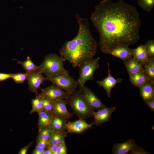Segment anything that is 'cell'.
Returning <instances> with one entry per match:
<instances>
[{"instance_id": "obj_1", "label": "cell", "mask_w": 154, "mask_h": 154, "mask_svg": "<svg viewBox=\"0 0 154 154\" xmlns=\"http://www.w3.org/2000/svg\"><path fill=\"white\" fill-rule=\"evenodd\" d=\"M90 19L99 33V44L104 54L118 45L134 44L140 38L139 13L135 6L123 0L102 1L95 6Z\"/></svg>"}, {"instance_id": "obj_2", "label": "cell", "mask_w": 154, "mask_h": 154, "mask_svg": "<svg viewBox=\"0 0 154 154\" xmlns=\"http://www.w3.org/2000/svg\"><path fill=\"white\" fill-rule=\"evenodd\" d=\"M75 16L78 25L77 34L65 42L59 50L60 56L74 68L93 58L98 44L90 32L87 19L78 14Z\"/></svg>"}, {"instance_id": "obj_3", "label": "cell", "mask_w": 154, "mask_h": 154, "mask_svg": "<svg viewBox=\"0 0 154 154\" xmlns=\"http://www.w3.org/2000/svg\"><path fill=\"white\" fill-rule=\"evenodd\" d=\"M65 100L74 114L79 118L85 120L93 117L94 110L87 102L80 89L70 94Z\"/></svg>"}, {"instance_id": "obj_4", "label": "cell", "mask_w": 154, "mask_h": 154, "mask_svg": "<svg viewBox=\"0 0 154 154\" xmlns=\"http://www.w3.org/2000/svg\"><path fill=\"white\" fill-rule=\"evenodd\" d=\"M65 61L61 56L54 54H48L39 66V70L46 76L69 73L64 67V63Z\"/></svg>"}, {"instance_id": "obj_5", "label": "cell", "mask_w": 154, "mask_h": 154, "mask_svg": "<svg viewBox=\"0 0 154 154\" xmlns=\"http://www.w3.org/2000/svg\"><path fill=\"white\" fill-rule=\"evenodd\" d=\"M45 77L47 80L70 94L76 90L78 86L77 81L69 73H63Z\"/></svg>"}, {"instance_id": "obj_6", "label": "cell", "mask_w": 154, "mask_h": 154, "mask_svg": "<svg viewBox=\"0 0 154 154\" xmlns=\"http://www.w3.org/2000/svg\"><path fill=\"white\" fill-rule=\"evenodd\" d=\"M100 59L99 57L93 58L79 67V76L77 81L79 86H83L87 81L94 79V73L100 67L99 63Z\"/></svg>"}, {"instance_id": "obj_7", "label": "cell", "mask_w": 154, "mask_h": 154, "mask_svg": "<svg viewBox=\"0 0 154 154\" xmlns=\"http://www.w3.org/2000/svg\"><path fill=\"white\" fill-rule=\"evenodd\" d=\"M40 89L41 92L38 94L39 96L48 99L51 103L60 99H65L70 94L53 84L46 88Z\"/></svg>"}, {"instance_id": "obj_8", "label": "cell", "mask_w": 154, "mask_h": 154, "mask_svg": "<svg viewBox=\"0 0 154 154\" xmlns=\"http://www.w3.org/2000/svg\"><path fill=\"white\" fill-rule=\"evenodd\" d=\"M42 74L39 70L28 73L27 80L28 89L36 94L38 93V91L40 89L41 85L47 80Z\"/></svg>"}, {"instance_id": "obj_9", "label": "cell", "mask_w": 154, "mask_h": 154, "mask_svg": "<svg viewBox=\"0 0 154 154\" xmlns=\"http://www.w3.org/2000/svg\"><path fill=\"white\" fill-rule=\"evenodd\" d=\"M79 87L86 100L94 109L98 110L107 107L90 88L85 85Z\"/></svg>"}, {"instance_id": "obj_10", "label": "cell", "mask_w": 154, "mask_h": 154, "mask_svg": "<svg viewBox=\"0 0 154 154\" xmlns=\"http://www.w3.org/2000/svg\"><path fill=\"white\" fill-rule=\"evenodd\" d=\"M108 70V75L103 79L97 81L96 83L100 86L102 87L106 91L107 96L111 98V92L112 90L118 83H121L123 80L122 78H115L111 74L110 70V64L107 62Z\"/></svg>"}, {"instance_id": "obj_11", "label": "cell", "mask_w": 154, "mask_h": 154, "mask_svg": "<svg viewBox=\"0 0 154 154\" xmlns=\"http://www.w3.org/2000/svg\"><path fill=\"white\" fill-rule=\"evenodd\" d=\"M116 110L115 107L104 108L94 112L93 117L94 119L92 123L100 126L109 121L113 112Z\"/></svg>"}, {"instance_id": "obj_12", "label": "cell", "mask_w": 154, "mask_h": 154, "mask_svg": "<svg viewBox=\"0 0 154 154\" xmlns=\"http://www.w3.org/2000/svg\"><path fill=\"white\" fill-rule=\"evenodd\" d=\"M133 49L125 45H119L110 49L107 54L111 55L125 62L132 57Z\"/></svg>"}, {"instance_id": "obj_13", "label": "cell", "mask_w": 154, "mask_h": 154, "mask_svg": "<svg viewBox=\"0 0 154 154\" xmlns=\"http://www.w3.org/2000/svg\"><path fill=\"white\" fill-rule=\"evenodd\" d=\"M78 120L74 121H68L66 125V133H81L91 128L93 125L88 123L85 120L79 118Z\"/></svg>"}, {"instance_id": "obj_14", "label": "cell", "mask_w": 154, "mask_h": 154, "mask_svg": "<svg viewBox=\"0 0 154 154\" xmlns=\"http://www.w3.org/2000/svg\"><path fill=\"white\" fill-rule=\"evenodd\" d=\"M54 114L61 118L66 119L70 118L72 114L67 110V104L65 99L58 100L52 102Z\"/></svg>"}, {"instance_id": "obj_15", "label": "cell", "mask_w": 154, "mask_h": 154, "mask_svg": "<svg viewBox=\"0 0 154 154\" xmlns=\"http://www.w3.org/2000/svg\"><path fill=\"white\" fill-rule=\"evenodd\" d=\"M137 146L134 140L132 139H129L122 143H115L112 147L113 154H127Z\"/></svg>"}, {"instance_id": "obj_16", "label": "cell", "mask_w": 154, "mask_h": 154, "mask_svg": "<svg viewBox=\"0 0 154 154\" xmlns=\"http://www.w3.org/2000/svg\"><path fill=\"white\" fill-rule=\"evenodd\" d=\"M138 88L140 96L145 102L154 99V83L149 81Z\"/></svg>"}, {"instance_id": "obj_17", "label": "cell", "mask_w": 154, "mask_h": 154, "mask_svg": "<svg viewBox=\"0 0 154 154\" xmlns=\"http://www.w3.org/2000/svg\"><path fill=\"white\" fill-rule=\"evenodd\" d=\"M124 64L129 76L135 73H144L143 65L133 57L124 62Z\"/></svg>"}, {"instance_id": "obj_18", "label": "cell", "mask_w": 154, "mask_h": 154, "mask_svg": "<svg viewBox=\"0 0 154 154\" xmlns=\"http://www.w3.org/2000/svg\"><path fill=\"white\" fill-rule=\"evenodd\" d=\"M67 122L66 119L59 117L53 115L50 127L54 131L66 133V125Z\"/></svg>"}, {"instance_id": "obj_19", "label": "cell", "mask_w": 154, "mask_h": 154, "mask_svg": "<svg viewBox=\"0 0 154 154\" xmlns=\"http://www.w3.org/2000/svg\"><path fill=\"white\" fill-rule=\"evenodd\" d=\"M38 114V118L37 125L39 131L44 127H50L54 114L48 112L44 110Z\"/></svg>"}, {"instance_id": "obj_20", "label": "cell", "mask_w": 154, "mask_h": 154, "mask_svg": "<svg viewBox=\"0 0 154 154\" xmlns=\"http://www.w3.org/2000/svg\"><path fill=\"white\" fill-rule=\"evenodd\" d=\"M132 57L137 61L143 65L149 59L145 50L144 45H139L136 48L133 49Z\"/></svg>"}, {"instance_id": "obj_21", "label": "cell", "mask_w": 154, "mask_h": 154, "mask_svg": "<svg viewBox=\"0 0 154 154\" xmlns=\"http://www.w3.org/2000/svg\"><path fill=\"white\" fill-rule=\"evenodd\" d=\"M131 84L134 86L139 87L147 82L150 81L146 75L144 73H137L129 76Z\"/></svg>"}, {"instance_id": "obj_22", "label": "cell", "mask_w": 154, "mask_h": 154, "mask_svg": "<svg viewBox=\"0 0 154 154\" xmlns=\"http://www.w3.org/2000/svg\"><path fill=\"white\" fill-rule=\"evenodd\" d=\"M144 73L151 82L154 83V56L149 58L148 61L143 65Z\"/></svg>"}, {"instance_id": "obj_23", "label": "cell", "mask_w": 154, "mask_h": 154, "mask_svg": "<svg viewBox=\"0 0 154 154\" xmlns=\"http://www.w3.org/2000/svg\"><path fill=\"white\" fill-rule=\"evenodd\" d=\"M18 64H20L27 73H31L39 68V66H37L34 64L29 56L27 58L26 60L24 61L17 60Z\"/></svg>"}, {"instance_id": "obj_24", "label": "cell", "mask_w": 154, "mask_h": 154, "mask_svg": "<svg viewBox=\"0 0 154 154\" xmlns=\"http://www.w3.org/2000/svg\"><path fill=\"white\" fill-rule=\"evenodd\" d=\"M67 134L65 133L53 131L49 140L50 144L58 145L65 141Z\"/></svg>"}, {"instance_id": "obj_25", "label": "cell", "mask_w": 154, "mask_h": 154, "mask_svg": "<svg viewBox=\"0 0 154 154\" xmlns=\"http://www.w3.org/2000/svg\"><path fill=\"white\" fill-rule=\"evenodd\" d=\"M36 97L31 100L32 108L30 112V114L36 112L38 113L43 110L42 102L41 97L38 93L36 94Z\"/></svg>"}, {"instance_id": "obj_26", "label": "cell", "mask_w": 154, "mask_h": 154, "mask_svg": "<svg viewBox=\"0 0 154 154\" xmlns=\"http://www.w3.org/2000/svg\"><path fill=\"white\" fill-rule=\"evenodd\" d=\"M137 3L142 10L149 12L154 7V0H137Z\"/></svg>"}, {"instance_id": "obj_27", "label": "cell", "mask_w": 154, "mask_h": 154, "mask_svg": "<svg viewBox=\"0 0 154 154\" xmlns=\"http://www.w3.org/2000/svg\"><path fill=\"white\" fill-rule=\"evenodd\" d=\"M53 131L52 128L50 127H44L38 131V134L37 137V138L49 141Z\"/></svg>"}, {"instance_id": "obj_28", "label": "cell", "mask_w": 154, "mask_h": 154, "mask_svg": "<svg viewBox=\"0 0 154 154\" xmlns=\"http://www.w3.org/2000/svg\"><path fill=\"white\" fill-rule=\"evenodd\" d=\"M28 76V73H17L12 74L11 78L17 84L23 83L26 80Z\"/></svg>"}, {"instance_id": "obj_29", "label": "cell", "mask_w": 154, "mask_h": 154, "mask_svg": "<svg viewBox=\"0 0 154 154\" xmlns=\"http://www.w3.org/2000/svg\"><path fill=\"white\" fill-rule=\"evenodd\" d=\"M144 45L149 57L154 56V40H149Z\"/></svg>"}, {"instance_id": "obj_30", "label": "cell", "mask_w": 154, "mask_h": 154, "mask_svg": "<svg viewBox=\"0 0 154 154\" xmlns=\"http://www.w3.org/2000/svg\"><path fill=\"white\" fill-rule=\"evenodd\" d=\"M41 98L42 102L43 110L48 112L54 114L52 104L51 102L46 98L41 97Z\"/></svg>"}, {"instance_id": "obj_31", "label": "cell", "mask_w": 154, "mask_h": 154, "mask_svg": "<svg viewBox=\"0 0 154 154\" xmlns=\"http://www.w3.org/2000/svg\"><path fill=\"white\" fill-rule=\"evenodd\" d=\"M57 154H67V148L65 141L61 142L57 145Z\"/></svg>"}, {"instance_id": "obj_32", "label": "cell", "mask_w": 154, "mask_h": 154, "mask_svg": "<svg viewBox=\"0 0 154 154\" xmlns=\"http://www.w3.org/2000/svg\"><path fill=\"white\" fill-rule=\"evenodd\" d=\"M36 146L43 148H47L50 145L49 141L37 138Z\"/></svg>"}, {"instance_id": "obj_33", "label": "cell", "mask_w": 154, "mask_h": 154, "mask_svg": "<svg viewBox=\"0 0 154 154\" xmlns=\"http://www.w3.org/2000/svg\"><path fill=\"white\" fill-rule=\"evenodd\" d=\"M131 152L134 154H149L142 147L137 146L133 149L131 150Z\"/></svg>"}, {"instance_id": "obj_34", "label": "cell", "mask_w": 154, "mask_h": 154, "mask_svg": "<svg viewBox=\"0 0 154 154\" xmlns=\"http://www.w3.org/2000/svg\"><path fill=\"white\" fill-rule=\"evenodd\" d=\"M33 142H31L27 145L25 146V147L22 148L19 151L18 153V154H26L27 153L29 149L31 146Z\"/></svg>"}, {"instance_id": "obj_35", "label": "cell", "mask_w": 154, "mask_h": 154, "mask_svg": "<svg viewBox=\"0 0 154 154\" xmlns=\"http://www.w3.org/2000/svg\"><path fill=\"white\" fill-rule=\"evenodd\" d=\"M45 149L36 146L35 148L32 152V154H43V153Z\"/></svg>"}, {"instance_id": "obj_36", "label": "cell", "mask_w": 154, "mask_h": 154, "mask_svg": "<svg viewBox=\"0 0 154 154\" xmlns=\"http://www.w3.org/2000/svg\"><path fill=\"white\" fill-rule=\"evenodd\" d=\"M12 74L0 73V81H3L11 78Z\"/></svg>"}, {"instance_id": "obj_37", "label": "cell", "mask_w": 154, "mask_h": 154, "mask_svg": "<svg viewBox=\"0 0 154 154\" xmlns=\"http://www.w3.org/2000/svg\"><path fill=\"white\" fill-rule=\"evenodd\" d=\"M150 109L153 112H154V99L145 102Z\"/></svg>"}, {"instance_id": "obj_38", "label": "cell", "mask_w": 154, "mask_h": 154, "mask_svg": "<svg viewBox=\"0 0 154 154\" xmlns=\"http://www.w3.org/2000/svg\"><path fill=\"white\" fill-rule=\"evenodd\" d=\"M57 145H50L48 147L51 150L52 154H57Z\"/></svg>"}, {"instance_id": "obj_39", "label": "cell", "mask_w": 154, "mask_h": 154, "mask_svg": "<svg viewBox=\"0 0 154 154\" xmlns=\"http://www.w3.org/2000/svg\"><path fill=\"white\" fill-rule=\"evenodd\" d=\"M43 154H52L51 150L49 148H46Z\"/></svg>"}]
</instances>
